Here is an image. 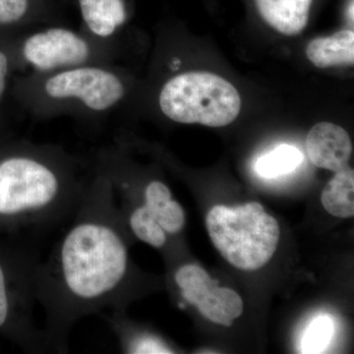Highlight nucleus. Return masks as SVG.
I'll list each match as a JSON object with an SVG mask.
<instances>
[{"label":"nucleus","mask_w":354,"mask_h":354,"mask_svg":"<svg viewBox=\"0 0 354 354\" xmlns=\"http://www.w3.org/2000/svg\"><path fill=\"white\" fill-rule=\"evenodd\" d=\"M125 353H174L169 342L149 330L139 329L130 322L124 310L106 311L100 314Z\"/></svg>","instance_id":"10"},{"label":"nucleus","mask_w":354,"mask_h":354,"mask_svg":"<svg viewBox=\"0 0 354 354\" xmlns=\"http://www.w3.org/2000/svg\"><path fill=\"white\" fill-rule=\"evenodd\" d=\"M90 174L53 144L0 145V236L44 232L71 220Z\"/></svg>","instance_id":"2"},{"label":"nucleus","mask_w":354,"mask_h":354,"mask_svg":"<svg viewBox=\"0 0 354 354\" xmlns=\"http://www.w3.org/2000/svg\"><path fill=\"white\" fill-rule=\"evenodd\" d=\"M304 160V155L297 147L281 145L266 153L256 162V172L265 178H276L297 169Z\"/></svg>","instance_id":"17"},{"label":"nucleus","mask_w":354,"mask_h":354,"mask_svg":"<svg viewBox=\"0 0 354 354\" xmlns=\"http://www.w3.org/2000/svg\"><path fill=\"white\" fill-rule=\"evenodd\" d=\"M160 113L183 124L227 127L241 113V99L225 79L209 72H185L169 77L160 88Z\"/></svg>","instance_id":"6"},{"label":"nucleus","mask_w":354,"mask_h":354,"mask_svg":"<svg viewBox=\"0 0 354 354\" xmlns=\"http://www.w3.org/2000/svg\"><path fill=\"white\" fill-rule=\"evenodd\" d=\"M121 221L128 234L153 247L162 249L169 241V235L158 223L155 215L142 205L122 201L118 208Z\"/></svg>","instance_id":"14"},{"label":"nucleus","mask_w":354,"mask_h":354,"mask_svg":"<svg viewBox=\"0 0 354 354\" xmlns=\"http://www.w3.org/2000/svg\"><path fill=\"white\" fill-rule=\"evenodd\" d=\"M212 290L215 293L221 308L223 309L225 315L230 320L234 321L242 315V313H243V301H242L239 293L230 290V288H220L218 286H213Z\"/></svg>","instance_id":"21"},{"label":"nucleus","mask_w":354,"mask_h":354,"mask_svg":"<svg viewBox=\"0 0 354 354\" xmlns=\"http://www.w3.org/2000/svg\"><path fill=\"white\" fill-rule=\"evenodd\" d=\"M348 18L353 23V1H351V6L348 7Z\"/></svg>","instance_id":"22"},{"label":"nucleus","mask_w":354,"mask_h":354,"mask_svg":"<svg viewBox=\"0 0 354 354\" xmlns=\"http://www.w3.org/2000/svg\"><path fill=\"white\" fill-rule=\"evenodd\" d=\"M115 199L106 177L91 167L66 232L39 261L35 295L44 310L43 330L51 353H67L79 321L124 310L131 299L134 272Z\"/></svg>","instance_id":"1"},{"label":"nucleus","mask_w":354,"mask_h":354,"mask_svg":"<svg viewBox=\"0 0 354 354\" xmlns=\"http://www.w3.org/2000/svg\"><path fill=\"white\" fill-rule=\"evenodd\" d=\"M114 41L92 36L81 29L50 25L35 28L18 39L20 68L36 73L57 71L92 64L115 62Z\"/></svg>","instance_id":"7"},{"label":"nucleus","mask_w":354,"mask_h":354,"mask_svg":"<svg viewBox=\"0 0 354 354\" xmlns=\"http://www.w3.org/2000/svg\"><path fill=\"white\" fill-rule=\"evenodd\" d=\"M256 3L268 24L281 34L295 36L308 23L312 0H256Z\"/></svg>","instance_id":"11"},{"label":"nucleus","mask_w":354,"mask_h":354,"mask_svg":"<svg viewBox=\"0 0 354 354\" xmlns=\"http://www.w3.org/2000/svg\"><path fill=\"white\" fill-rule=\"evenodd\" d=\"M81 29L92 36L114 41L129 19L128 0H76Z\"/></svg>","instance_id":"9"},{"label":"nucleus","mask_w":354,"mask_h":354,"mask_svg":"<svg viewBox=\"0 0 354 354\" xmlns=\"http://www.w3.org/2000/svg\"><path fill=\"white\" fill-rule=\"evenodd\" d=\"M332 319L328 316L317 317L312 321L302 339V353H321L327 348L334 334Z\"/></svg>","instance_id":"18"},{"label":"nucleus","mask_w":354,"mask_h":354,"mask_svg":"<svg viewBox=\"0 0 354 354\" xmlns=\"http://www.w3.org/2000/svg\"><path fill=\"white\" fill-rule=\"evenodd\" d=\"M310 62L319 68L353 65L354 62V32L342 30L330 37L312 39L306 48Z\"/></svg>","instance_id":"12"},{"label":"nucleus","mask_w":354,"mask_h":354,"mask_svg":"<svg viewBox=\"0 0 354 354\" xmlns=\"http://www.w3.org/2000/svg\"><path fill=\"white\" fill-rule=\"evenodd\" d=\"M324 209L330 215L348 218L354 215V172L348 167L335 172L321 196Z\"/></svg>","instance_id":"15"},{"label":"nucleus","mask_w":354,"mask_h":354,"mask_svg":"<svg viewBox=\"0 0 354 354\" xmlns=\"http://www.w3.org/2000/svg\"><path fill=\"white\" fill-rule=\"evenodd\" d=\"M38 246L24 236H0V335L27 353H51L35 318Z\"/></svg>","instance_id":"4"},{"label":"nucleus","mask_w":354,"mask_h":354,"mask_svg":"<svg viewBox=\"0 0 354 354\" xmlns=\"http://www.w3.org/2000/svg\"><path fill=\"white\" fill-rule=\"evenodd\" d=\"M131 85L129 77L115 64H92L44 73L29 72L16 81L15 95L36 118L66 115L94 120L120 106Z\"/></svg>","instance_id":"3"},{"label":"nucleus","mask_w":354,"mask_h":354,"mask_svg":"<svg viewBox=\"0 0 354 354\" xmlns=\"http://www.w3.org/2000/svg\"><path fill=\"white\" fill-rule=\"evenodd\" d=\"M53 0H0V27H32L53 22Z\"/></svg>","instance_id":"13"},{"label":"nucleus","mask_w":354,"mask_h":354,"mask_svg":"<svg viewBox=\"0 0 354 354\" xmlns=\"http://www.w3.org/2000/svg\"><path fill=\"white\" fill-rule=\"evenodd\" d=\"M174 281L180 291L181 297L186 304L196 306L212 286H218V281L209 278L207 272L195 264H186L177 268Z\"/></svg>","instance_id":"16"},{"label":"nucleus","mask_w":354,"mask_h":354,"mask_svg":"<svg viewBox=\"0 0 354 354\" xmlns=\"http://www.w3.org/2000/svg\"><path fill=\"white\" fill-rule=\"evenodd\" d=\"M213 288V286H212ZM212 288H209L208 292L199 300L196 304L198 310L205 318L212 321V322L218 324V325L225 326V327H230L234 321L230 320L225 312L221 308L216 299L215 293L213 292Z\"/></svg>","instance_id":"20"},{"label":"nucleus","mask_w":354,"mask_h":354,"mask_svg":"<svg viewBox=\"0 0 354 354\" xmlns=\"http://www.w3.org/2000/svg\"><path fill=\"white\" fill-rule=\"evenodd\" d=\"M206 227L221 255L242 271H256L272 259L279 241V225L257 202L236 207L218 205L209 212Z\"/></svg>","instance_id":"5"},{"label":"nucleus","mask_w":354,"mask_h":354,"mask_svg":"<svg viewBox=\"0 0 354 354\" xmlns=\"http://www.w3.org/2000/svg\"><path fill=\"white\" fill-rule=\"evenodd\" d=\"M20 68L18 59V39L0 44V99L6 93L13 68Z\"/></svg>","instance_id":"19"},{"label":"nucleus","mask_w":354,"mask_h":354,"mask_svg":"<svg viewBox=\"0 0 354 354\" xmlns=\"http://www.w3.org/2000/svg\"><path fill=\"white\" fill-rule=\"evenodd\" d=\"M306 151L317 167L337 172L348 167L353 143L344 128L334 123L320 122L307 135Z\"/></svg>","instance_id":"8"}]
</instances>
